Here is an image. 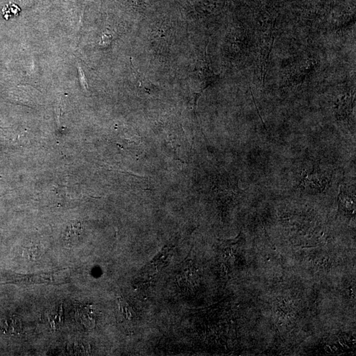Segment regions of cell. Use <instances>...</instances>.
Here are the masks:
<instances>
[{"instance_id": "obj_1", "label": "cell", "mask_w": 356, "mask_h": 356, "mask_svg": "<svg viewBox=\"0 0 356 356\" xmlns=\"http://www.w3.org/2000/svg\"><path fill=\"white\" fill-rule=\"evenodd\" d=\"M219 79V76L214 74L210 68L206 48L204 56L197 61L196 68L190 75V86L199 97L203 91Z\"/></svg>"}, {"instance_id": "obj_2", "label": "cell", "mask_w": 356, "mask_h": 356, "mask_svg": "<svg viewBox=\"0 0 356 356\" xmlns=\"http://www.w3.org/2000/svg\"><path fill=\"white\" fill-rule=\"evenodd\" d=\"M276 20H277L275 19L272 23L268 24L266 29L262 31L260 38V55L257 63L260 69V80L262 87L265 81L270 63V57L276 38V32H277Z\"/></svg>"}, {"instance_id": "obj_3", "label": "cell", "mask_w": 356, "mask_h": 356, "mask_svg": "<svg viewBox=\"0 0 356 356\" xmlns=\"http://www.w3.org/2000/svg\"><path fill=\"white\" fill-rule=\"evenodd\" d=\"M83 231V225L79 223L72 224L67 229L66 234H65V242L68 245H76L80 238H81Z\"/></svg>"}, {"instance_id": "obj_4", "label": "cell", "mask_w": 356, "mask_h": 356, "mask_svg": "<svg viewBox=\"0 0 356 356\" xmlns=\"http://www.w3.org/2000/svg\"><path fill=\"white\" fill-rule=\"evenodd\" d=\"M50 311V312L48 313V320H49L50 325L56 329L57 325H61L62 310H61V307H57Z\"/></svg>"}]
</instances>
